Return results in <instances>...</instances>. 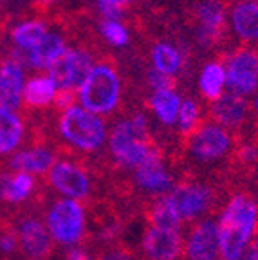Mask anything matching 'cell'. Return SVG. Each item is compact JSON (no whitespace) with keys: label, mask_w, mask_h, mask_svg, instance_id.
I'll list each match as a JSON object with an SVG mask.
<instances>
[{"label":"cell","mask_w":258,"mask_h":260,"mask_svg":"<svg viewBox=\"0 0 258 260\" xmlns=\"http://www.w3.org/2000/svg\"><path fill=\"white\" fill-rule=\"evenodd\" d=\"M76 98L78 92L76 90H71V89H58L56 90V96L53 100V110L56 114L65 112L67 109L76 105Z\"/></svg>","instance_id":"4316f807"},{"label":"cell","mask_w":258,"mask_h":260,"mask_svg":"<svg viewBox=\"0 0 258 260\" xmlns=\"http://www.w3.org/2000/svg\"><path fill=\"white\" fill-rule=\"evenodd\" d=\"M254 2H256V4H258V0H254Z\"/></svg>","instance_id":"836d02e7"},{"label":"cell","mask_w":258,"mask_h":260,"mask_svg":"<svg viewBox=\"0 0 258 260\" xmlns=\"http://www.w3.org/2000/svg\"><path fill=\"white\" fill-rule=\"evenodd\" d=\"M224 69L228 92L246 100L258 92V49L249 45L235 49Z\"/></svg>","instance_id":"30bf717a"},{"label":"cell","mask_w":258,"mask_h":260,"mask_svg":"<svg viewBox=\"0 0 258 260\" xmlns=\"http://www.w3.org/2000/svg\"><path fill=\"white\" fill-rule=\"evenodd\" d=\"M107 2H110V4H114V6H117L119 9H125L126 6L132 2V0H107Z\"/></svg>","instance_id":"4dcf8cb0"},{"label":"cell","mask_w":258,"mask_h":260,"mask_svg":"<svg viewBox=\"0 0 258 260\" xmlns=\"http://www.w3.org/2000/svg\"><path fill=\"white\" fill-rule=\"evenodd\" d=\"M152 61H153V69L170 78H175V74L182 67L181 53H179L174 45L165 44V42H159V44L153 45Z\"/></svg>","instance_id":"603a6c76"},{"label":"cell","mask_w":258,"mask_h":260,"mask_svg":"<svg viewBox=\"0 0 258 260\" xmlns=\"http://www.w3.org/2000/svg\"><path fill=\"white\" fill-rule=\"evenodd\" d=\"M184 260H220L217 219H204L182 232Z\"/></svg>","instance_id":"7c38bea8"},{"label":"cell","mask_w":258,"mask_h":260,"mask_svg":"<svg viewBox=\"0 0 258 260\" xmlns=\"http://www.w3.org/2000/svg\"><path fill=\"white\" fill-rule=\"evenodd\" d=\"M51 141L58 157H74L96 172L105 157L109 126L103 118L74 105L65 112L53 114Z\"/></svg>","instance_id":"6da1fadb"},{"label":"cell","mask_w":258,"mask_h":260,"mask_svg":"<svg viewBox=\"0 0 258 260\" xmlns=\"http://www.w3.org/2000/svg\"><path fill=\"white\" fill-rule=\"evenodd\" d=\"M148 109L165 126L177 123L179 109H181V96L175 89H161L152 92L148 100Z\"/></svg>","instance_id":"ffe728a7"},{"label":"cell","mask_w":258,"mask_h":260,"mask_svg":"<svg viewBox=\"0 0 258 260\" xmlns=\"http://www.w3.org/2000/svg\"><path fill=\"white\" fill-rule=\"evenodd\" d=\"M199 89H201L202 98H206L210 103L217 102L226 89V69H224V65L218 63V61H210L208 65H204L201 78H199Z\"/></svg>","instance_id":"44dd1931"},{"label":"cell","mask_w":258,"mask_h":260,"mask_svg":"<svg viewBox=\"0 0 258 260\" xmlns=\"http://www.w3.org/2000/svg\"><path fill=\"white\" fill-rule=\"evenodd\" d=\"M61 260H96V253L83 246H76V248L65 249L61 253Z\"/></svg>","instance_id":"f1b7e54d"},{"label":"cell","mask_w":258,"mask_h":260,"mask_svg":"<svg viewBox=\"0 0 258 260\" xmlns=\"http://www.w3.org/2000/svg\"><path fill=\"white\" fill-rule=\"evenodd\" d=\"M94 253H96V260H143L139 248L126 239L101 246Z\"/></svg>","instance_id":"d4e9b609"},{"label":"cell","mask_w":258,"mask_h":260,"mask_svg":"<svg viewBox=\"0 0 258 260\" xmlns=\"http://www.w3.org/2000/svg\"><path fill=\"white\" fill-rule=\"evenodd\" d=\"M56 96V85L49 76H33L27 80L22 90V109L24 110H45L53 105Z\"/></svg>","instance_id":"e0dca14e"},{"label":"cell","mask_w":258,"mask_h":260,"mask_svg":"<svg viewBox=\"0 0 258 260\" xmlns=\"http://www.w3.org/2000/svg\"><path fill=\"white\" fill-rule=\"evenodd\" d=\"M231 191L222 179L179 177L168 201L181 220L182 232L204 219H218L230 201Z\"/></svg>","instance_id":"7a4b0ae2"},{"label":"cell","mask_w":258,"mask_h":260,"mask_svg":"<svg viewBox=\"0 0 258 260\" xmlns=\"http://www.w3.org/2000/svg\"><path fill=\"white\" fill-rule=\"evenodd\" d=\"M42 217L56 246L76 248L87 240V211L78 201L49 193L42 206Z\"/></svg>","instance_id":"8992f818"},{"label":"cell","mask_w":258,"mask_h":260,"mask_svg":"<svg viewBox=\"0 0 258 260\" xmlns=\"http://www.w3.org/2000/svg\"><path fill=\"white\" fill-rule=\"evenodd\" d=\"M206 118L226 128L230 134H233L235 139L249 138L256 132L251 102L228 90H224L217 102L210 103L206 110Z\"/></svg>","instance_id":"ba28073f"},{"label":"cell","mask_w":258,"mask_h":260,"mask_svg":"<svg viewBox=\"0 0 258 260\" xmlns=\"http://www.w3.org/2000/svg\"><path fill=\"white\" fill-rule=\"evenodd\" d=\"M58 154L53 146H29L16 152L6 161L2 170L15 174H31L35 177H44L56 162Z\"/></svg>","instance_id":"5bb4252c"},{"label":"cell","mask_w":258,"mask_h":260,"mask_svg":"<svg viewBox=\"0 0 258 260\" xmlns=\"http://www.w3.org/2000/svg\"><path fill=\"white\" fill-rule=\"evenodd\" d=\"M206 118V114H202V105L195 100H186L181 103V109H179L177 116V139H182L190 134L191 130Z\"/></svg>","instance_id":"cb8c5ba5"},{"label":"cell","mask_w":258,"mask_h":260,"mask_svg":"<svg viewBox=\"0 0 258 260\" xmlns=\"http://www.w3.org/2000/svg\"><path fill=\"white\" fill-rule=\"evenodd\" d=\"M195 40L201 47L211 49L222 44L226 37V2L224 0H201L194 11Z\"/></svg>","instance_id":"8fae6325"},{"label":"cell","mask_w":258,"mask_h":260,"mask_svg":"<svg viewBox=\"0 0 258 260\" xmlns=\"http://www.w3.org/2000/svg\"><path fill=\"white\" fill-rule=\"evenodd\" d=\"M24 90V67L13 56L0 60V107L20 112Z\"/></svg>","instance_id":"9a60e30c"},{"label":"cell","mask_w":258,"mask_h":260,"mask_svg":"<svg viewBox=\"0 0 258 260\" xmlns=\"http://www.w3.org/2000/svg\"><path fill=\"white\" fill-rule=\"evenodd\" d=\"M141 219L146 226L159 228V230H170V232H182L181 220L168 201V195L155 199L153 203L146 204L141 213Z\"/></svg>","instance_id":"d6986e66"},{"label":"cell","mask_w":258,"mask_h":260,"mask_svg":"<svg viewBox=\"0 0 258 260\" xmlns=\"http://www.w3.org/2000/svg\"><path fill=\"white\" fill-rule=\"evenodd\" d=\"M31 128L22 112L0 107V170L11 155L29 146Z\"/></svg>","instance_id":"4fadbf2b"},{"label":"cell","mask_w":258,"mask_h":260,"mask_svg":"<svg viewBox=\"0 0 258 260\" xmlns=\"http://www.w3.org/2000/svg\"><path fill=\"white\" fill-rule=\"evenodd\" d=\"M235 35L247 44L258 42V4L254 0H235L230 11Z\"/></svg>","instance_id":"2e32d148"},{"label":"cell","mask_w":258,"mask_h":260,"mask_svg":"<svg viewBox=\"0 0 258 260\" xmlns=\"http://www.w3.org/2000/svg\"><path fill=\"white\" fill-rule=\"evenodd\" d=\"M254 235H258V224H256V232H254Z\"/></svg>","instance_id":"d6a6232c"},{"label":"cell","mask_w":258,"mask_h":260,"mask_svg":"<svg viewBox=\"0 0 258 260\" xmlns=\"http://www.w3.org/2000/svg\"><path fill=\"white\" fill-rule=\"evenodd\" d=\"M123 83L112 60L98 61L92 67L83 85L78 89L81 107L96 116L112 118L121 105Z\"/></svg>","instance_id":"5b68a950"},{"label":"cell","mask_w":258,"mask_h":260,"mask_svg":"<svg viewBox=\"0 0 258 260\" xmlns=\"http://www.w3.org/2000/svg\"><path fill=\"white\" fill-rule=\"evenodd\" d=\"M47 24L42 20H27L22 22V24L15 25L11 31V40L15 44L16 49L20 51H25L29 53L31 49H35L44 37L47 35Z\"/></svg>","instance_id":"7402d4cb"},{"label":"cell","mask_w":258,"mask_h":260,"mask_svg":"<svg viewBox=\"0 0 258 260\" xmlns=\"http://www.w3.org/2000/svg\"><path fill=\"white\" fill-rule=\"evenodd\" d=\"M65 47L67 45H65L63 35H60L56 31L47 32L44 37V40L27 53V65L37 71L47 69L49 65L63 53Z\"/></svg>","instance_id":"ac0fdd59"},{"label":"cell","mask_w":258,"mask_h":260,"mask_svg":"<svg viewBox=\"0 0 258 260\" xmlns=\"http://www.w3.org/2000/svg\"><path fill=\"white\" fill-rule=\"evenodd\" d=\"M100 35L105 38L107 44L114 47H125L130 42V35L126 27L117 20H103L100 24Z\"/></svg>","instance_id":"484cf974"},{"label":"cell","mask_w":258,"mask_h":260,"mask_svg":"<svg viewBox=\"0 0 258 260\" xmlns=\"http://www.w3.org/2000/svg\"><path fill=\"white\" fill-rule=\"evenodd\" d=\"M42 179L44 186L56 197L87 204L107 193L103 179L85 162L60 155Z\"/></svg>","instance_id":"277c9868"},{"label":"cell","mask_w":258,"mask_h":260,"mask_svg":"<svg viewBox=\"0 0 258 260\" xmlns=\"http://www.w3.org/2000/svg\"><path fill=\"white\" fill-rule=\"evenodd\" d=\"M258 224V191H231L226 208L218 215L220 260H242Z\"/></svg>","instance_id":"3957f363"},{"label":"cell","mask_w":258,"mask_h":260,"mask_svg":"<svg viewBox=\"0 0 258 260\" xmlns=\"http://www.w3.org/2000/svg\"><path fill=\"white\" fill-rule=\"evenodd\" d=\"M94 65V53L89 47H65L63 53L47 67V76L54 81L56 89L78 92Z\"/></svg>","instance_id":"9c48e42d"},{"label":"cell","mask_w":258,"mask_h":260,"mask_svg":"<svg viewBox=\"0 0 258 260\" xmlns=\"http://www.w3.org/2000/svg\"><path fill=\"white\" fill-rule=\"evenodd\" d=\"M11 219L18 233L24 260H53L56 256L58 246L44 222L40 204L11 211Z\"/></svg>","instance_id":"52a82bcc"},{"label":"cell","mask_w":258,"mask_h":260,"mask_svg":"<svg viewBox=\"0 0 258 260\" xmlns=\"http://www.w3.org/2000/svg\"><path fill=\"white\" fill-rule=\"evenodd\" d=\"M98 8H100V13L103 15V20H117L123 18V9H119L117 6L110 4L107 0H98Z\"/></svg>","instance_id":"f546056e"},{"label":"cell","mask_w":258,"mask_h":260,"mask_svg":"<svg viewBox=\"0 0 258 260\" xmlns=\"http://www.w3.org/2000/svg\"><path fill=\"white\" fill-rule=\"evenodd\" d=\"M146 85H148L153 92H155V90H161V89H175V78L165 76V74L152 69V71H148V74H146Z\"/></svg>","instance_id":"83f0119b"},{"label":"cell","mask_w":258,"mask_h":260,"mask_svg":"<svg viewBox=\"0 0 258 260\" xmlns=\"http://www.w3.org/2000/svg\"><path fill=\"white\" fill-rule=\"evenodd\" d=\"M54 2H58V0H35V4H37L38 8H47V6L54 4Z\"/></svg>","instance_id":"1f68e13d"}]
</instances>
